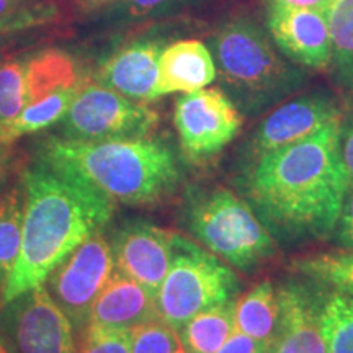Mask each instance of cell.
I'll return each mask as SVG.
<instances>
[{
  "label": "cell",
  "mask_w": 353,
  "mask_h": 353,
  "mask_svg": "<svg viewBox=\"0 0 353 353\" xmlns=\"http://www.w3.org/2000/svg\"><path fill=\"white\" fill-rule=\"evenodd\" d=\"M236 301V299H234ZM234 301L198 312L179 329L187 353H214L236 332Z\"/></svg>",
  "instance_id": "20"
},
{
  "label": "cell",
  "mask_w": 353,
  "mask_h": 353,
  "mask_svg": "<svg viewBox=\"0 0 353 353\" xmlns=\"http://www.w3.org/2000/svg\"><path fill=\"white\" fill-rule=\"evenodd\" d=\"M239 280L218 255L176 234L174 259L156 294L157 314L179 330L198 312L234 301Z\"/></svg>",
  "instance_id": "6"
},
{
  "label": "cell",
  "mask_w": 353,
  "mask_h": 353,
  "mask_svg": "<svg viewBox=\"0 0 353 353\" xmlns=\"http://www.w3.org/2000/svg\"><path fill=\"white\" fill-rule=\"evenodd\" d=\"M270 348L272 343L259 341L236 330L214 353H267Z\"/></svg>",
  "instance_id": "30"
},
{
  "label": "cell",
  "mask_w": 353,
  "mask_h": 353,
  "mask_svg": "<svg viewBox=\"0 0 353 353\" xmlns=\"http://www.w3.org/2000/svg\"><path fill=\"white\" fill-rule=\"evenodd\" d=\"M175 237L176 232L151 223H128L114 234V265L156 298L174 259Z\"/></svg>",
  "instance_id": "11"
},
{
  "label": "cell",
  "mask_w": 353,
  "mask_h": 353,
  "mask_svg": "<svg viewBox=\"0 0 353 353\" xmlns=\"http://www.w3.org/2000/svg\"><path fill=\"white\" fill-rule=\"evenodd\" d=\"M25 205L21 249L2 304H10L48 276L83 241L92 237L113 214V201L68 172L43 159L25 170Z\"/></svg>",
  "instance_id": "2"
},
{
  "label": "cell",
  "mask_w": 353,
  "mask_h": 353,
  "mask_svg": "<svg viewBox=\"0 0 353 353\" xmlns=\"http://www.w3.org/2000/svg\"><path fill=\"white\" fill-rule=\"evenodd\" d=\"M157 113L141 101L103 85L79 88L63 118L64 138L107 141L144 138L156 126Z\"/></svg>",
  "instance_id": "7"
},
{
  "label": "cell",
  "mask_w": 353,
  "mask_h": 353,
  "mask_svg": "<svg viewBox=\"0 0 353 353\" xmlns=\"http://www.w3.org/2000/svg\"><path fill=\"white\" fill-rule=\"evenodd\" d=\"M161 43L139 39L105 61L99 70L100 85L112 88L134 101L156 100Z\"/></svg>",
  "instance_id": "15"
},
{
  "label": "cell",
  "mask_w": 353,
  "mask_h": 353,
  "mask_svg": "<svg viewBox=\"0 0 353 353\" xmlns=\"http://www.w3.org/2000/svg\"><path fill=\"white\" fill-rule=\"evenodd\" d=\"M182 0H121L120 13L125 19L136 20L151 15H161Z\"/></svg>",
  "instance_id": "29"
},
{
  "label": "cell",
  "mask_w": 353,
  "mask_h": 353,
  "mask_svg": "<svg viewBox=\"0 0 353 353\" xmlns=\"http://www.w3.org/2000/svg\"><path fill=\"white\" fill-rule=\"evenodd\" d=\"M0 353H8V352H7V348L3 347V343H0Z\"/></svg>",
  "instance_id": "37"
},
{
  "label": "cell",
  "mask_w": 353,
  "mask_h": 353,
  "mask_svg": "<svg viewBox=\"0 0 353 353\" xmlns=\"http://www.w3.org/2000/svg\"><path fill=\"white\" fill-rule=\"evenodd\" d=\"M325 17L332 44L334 76L341 85L353 90V0H334Z\"/></svg>",
  "instance_id": "22"
},
{
  "label": "cell",
  "mask_w": 353,
  "mask_h": 353,
  "mask_svg": "<svg viewBox=\"0 0 353 353\" xmlns=\"http://www.w3.org/2000/svg\"><path fill=\"white\" fill-rule=\"evenodd\" d=\"M213 46L221 77L249 113L263 112L303 83V74L283 63L267 37L249 21L224 26Z\"/></svg>",
  "instance_id": "4"
},
{
  "label": "cell",
  "mask_w": 353,
  "mask_h": 353,
  "mask_svg": "<svg viewBox=\"0 0 353 353\" xmlns=\"http://www.w3.org/2000/svg\"><path fill=\"white\" fill-rule=\"evenodd\" d=\"M113 267L112 245L100 234H94L48 276L52 299L72 324H88L92 303L112 276Z\"/></svg>",
  "instance_id": "9"
},
{
  "label": "cell",
  "mask_w": 353,
  "mask_h": 353,
  "mask_svg": "<svg viewBox=\"0 0 353 353\" xmlns=\"http://www.w3.org/2000/svg\"><path fill=\"white\" fill-rule=\"evenodd\" d=\"M188 229L210 252L249 272L275 254V241L254 208L231 190L195 193L185 211Z\"/></svg>",
  "instance_id": "5"
},
{
  "label": "cell",
  "mask_w": 353,
  "mask_h": 353,
  "mask_svg": "<svg viewBox=\"0 0 353 353\" xmlns=\"http://www.w3.org/2000/svg\"><path fill=\"white\" fill-rule=\"evenodd\" d=\"M278 329L273 353H327L319 304L301 285H285L278 291Z\"/></svg>",
  "instance_id": "14"
},
{
  "label": "cell",
  "mask_w": 353,
  "mask_h": 353,
  "mask_svg": "<svg viewBox=\"0 0 353 353\" xmlns=\"http://www.w3.org/2000/svg\"><path fill=\"white\" fill-rule=\"evenodd\" d=\"M337 229L341 244L353 249V187H348L347 190L341 218H339L337 223Z\"/></svg>",
  "instance_id": "32"
},
{
  "label": "cell",
  "mask_w": 353,
  "mask_h": 353,
  "mask_svg": "<svg viewBox=\"0 0 353 353\" xmlns=\"http://www.w3.org/2000/svg\"><path fill=\"white\" fill-rule=\"evenodd\" d=\"M28 107L25 59L0 64V125L12 121Z\"/></svg>",
  "instance_id": "26"
},
{
  "label": "cell",
  "mask_w": 353,
  "mask_h": 353,
  "mask_svg": "<svg viewBox=\"0 0 353 353\" xmlns=\"http://www.w3.org/2000/svg\"><path fill=\"white\" fill-rule=\"evenodd\" d=\"M327 353H353V296L335 290L321 309Z\"/></svg>",
  "instance_id": "24"
},
{
  "label": "cell",
  "mask_w": 353,
  "mask_h": 353,
  "mask_svg": "<svg viewBox=\"0 0 353 353\" xmlns=\"http://www.w3.org/2000/svg\"><path fill=\"white\" fill-rule=\"evenodd\" d=\"M3 51H6V46H3V43L0 41V61H2V57H3Z\"/></svg>",
  "instance_id": "36"
},
{
  "label": "cell",
  "mask_w": 353,
  "mask_h": 353,
  "mask_svg": "<svg viewBox=\"0 0 353 353\" xmlns=\"http://www.w3.org/2000/svg\"><path fill=\"white\" fill-rule=\"evenodd\" d=\"M278 291L270 281H262L234 301L236 330L272 343L278 329Z\"/></svg>",
  "instance_id": "18"
},
{
  "label": "cell",
  "mask_w": 353,
  "mask_h": 353,
  "mask_svg": "<svg viewBox=\"0 0 353 353\" xmlns=\"http://www.w3.org/2000/svg\"><path fill=\"white\" fill-rule=\"evenodd\" d=\"M242 114L219 88H201L180 97L174 123L182 151L190 159H206L223 151L239 134Z\"/></svg>",
  "instance_id": "8"
},
{
  "label": "cell",
  "mask_w": 353,
  "mask_h": 353,
  "mask_svg": "<svg viewBox=\"0 0 353 353\" xmlns=\"http://www.w3.org/2000/svg\"><path fill=\"white\" fill-rule=\"evenodd\" d=\"M267 353H273V352H272V350H268V352H267Z\"/></svg>",
  "instance_id": "38"
},
{
  "label": "cell",
  "mask_w": 353,
  "mask_h": 353,
  "mask_svg": "<svg viewBox=\"0 0 353 353\" xmlns=\"http://www.w3.org/2000/svg\"><path fill=\"white\" fill-rule=\"evenodd\" d=\"M273 2L283 3V6L299 7V8H311V10L327 13L329 7L332 6L334 0H273Z\"/></svg>",
  "instance_id": "33"
},
{
  "label": "cell",
  "mask_w": 353,
  "mask_h": 353,
  "mask_svg": "<svg viewBox=\"0 0 353 353\" xmlns=\"http://www.w3.org/2000/svg\"><path fill=\"white\" fill-rule=\"evenodd\" d=\"M79 88H81L79 85L59 88V90L52 92V94L28 105L19 117L13 118L6 125H0V143H13L21 136L41 131L44 128L63 120L70 103H72L74 97L77 95Z\"/></svg>",
  "instance_id": "21"
},
{
  "label": "cell",
  "mask_w": 353,
  "mask_h": 353,
  "mask_svg": "<svg viewBox=\"0 0 353 353\" xmlns=\"http://www.w3.org/2000/svg\"><path fill=\"white\" fill-rule=\"evenodd\" d=\"M216 79V63L208 48L196 39L172 43L159 57L156 99L169 94H192Z\"/></svg>",
  "instance_id": "17"
},
{
  "label": "cell",
  "mask_w": 353,
  "mask_h": 353,
  "mask_svg": "<svg viewBox=\"0 0 353 353\" xmlns=\"http://www.w3.org/2000/svg\"><path fill=\"white\" fill-rule=\"evenodd\" d=\"M272 38L294 63L312 69L330 65V32L325 13L273 2L268 19Z\"/></svg>",
  "instance_id": "12"
},
{
  "label": "cell",
  "mask_w": 353,
  "mask_h": 353,
  "mask_svg": "<svg viewBox=\"0 0 353 353\" xmlns=\"http://www.w3.org/2000/svg\"><path fill=\"white\" fill-rule=\"evenodd\" d=\"M337 105L325 95L299 97L268 114L255 131L250 151L255 159L312 136L327 123L339 120Z\"/></svg>",
  "instance_id": "13"
},
{
  "label": "cell",
  "mask_w": 353,
  "mask_h": 353,
  "mask_svg": "<svg viewBox=\"0 0 353 353\" xmlns=\"http://www.w3.org/2000/svg\"><path fill=\"white\" fill-rule=\"evenodd\" d=\"M131 353H187L179 330L161 317L131 329Z\"/></svg>",
  "instance_id": "27"
},
{
  "label": "cell",
  "mask_w": 353,
  "mask_h": 353,
  "mask_svg": "<svg viewBox=\"0 0 353 353\" xmlns=\"http://www.w3.org/2000/svg\"><path fill=\"white\" fill-rule=\"evenodd\" d=\"M157 317L156 298L143 285L118 270L112 273L92 303L88 324L131 330Z\"/></svg>",
  "instance_id": "16"
},
{
  "label": "cell",
  "mask_w": 353,
  "mask_h": 353,
  "mask_svg": "<svg viewBox=\"0 0 353 353\" xmlns=\"http://www.w3.org/2000/svg\"><path fill=\"white\" fill-rule=\"evenodd\" d=\"M341 118L283 149L255 159L247 195L286 237H325L337 228L348 180L339 151Z\"/></svg>",
  "instance_id": "1"
},
{
  "label": "cell",
  "mask_w": 353,
  "mask_h": 353,
  "mask_svg": "<svg viewBox=\"0 0 353 353\" xmlns=\"http://www.w3.org/2000/svg\"><path fill=\"white\" fill-rule=\"evenodd\" d=\"M339 151L343 170H345L348 187H353V114L341 123V132H339Z\"/></svg>",
  "instance_id": "31"
},
{
  "label": "cell",
  "mask_w": 353,
  "mask_h": 353,
  "mask_svg": "<svg viewBox=\"0 0 353 353\" xmlns=\"http://www.w3.org/2000/svg\"><path fill=\"white\" fill-rule=\"evenodd\" d=\"M296 270L353 296V252L322 254L298 260Z\"/></svg>",
  "instance_id": "25"
},
{
  "label": "cell",
  "mask_w": 353,
  "mask_h": 353,
  "mask_svg": "<svg viewBox=\"0 0 353 353\" xmlns=\"http://www.w3.org/2000/svg\"><path fill=\"white\" fill-rule=\"evenodd\" d=\"M23 206L19 193H8L0 200V299L8 283L21 249Z\"/></svg>",
  "instance_id": "23"
},
{
  "label": "cell",
  "mask_w": 353,
  "mask_h": 353,
  "mask_svg": "<svg viewBox=\"0 0 353 353\" xmlns=\"http://www.w3.org/2000/svg\"><path fill=\"white\" fill-rule=\"evenodd\" d=\"M81 353H131V330L88 324Z\"/></svg>",
  "instance_id": "28"
},
{
  "label": "cell",
  "mask_w": 353,
  "mask_h": 353,
  "mask_svg": "<svg viewBox=\"0 0 353 353\" xmlns=\"http://www.w3.org/2000/svg\"><path fill=\"white\" fill-rule=\"evenodd\" d=\"M12 322L15 353H77L72 322L39 285L17 298Z\"/></svg>",
  "instance_id": "10"
},
{
  "label": "cell",
  "mask_w": 353,
  "mask_h": 353,
  "mask_svg": "<svg viewBox=\"0 0 353 353\" xmlns=\"http://www.w3.org/2000/svg\"><path fill=\"white\" fill-rule=\"evenodd\" d=\"M28 105L59 88L77 85V65L63 51H43L25 59Z\"/></svg>",
  "instance_id": "19"
},
{
  "label": "cell",
  "mask_w": 353,
  "mask_h": 353,
  "mask_svg": "<svg viewBox=\"0 0 353 353\" xmlns=\"http://www.w3.org/2000/svg\"><path fill=\"white\" fill-rule=\"evenodd\" d=\"M30 6H33L30 0H0V19L15 15V13L25 10Z\"/></svg>",
  "instance_id": "34"
},
{
  "label": "cell",
  "mask_w": 353,
  "mask_h": 353,
  "mask_svg": "<svg viewBox=\"0 0 353 353\" xmlns=\"http://www.w3.org/2000/svg\"><path fill=\"white\" fill-rule=\"evenodd\" d=\"M77 6L85 12H95L100 10V8L112 6V3L117 2V0H76Z\"/></svg>",
  "instance_id": "35"
},
{
  "label": "cell",
  "mask_w": 353,
  "mask_h": 353,
  "mask_svg": "<svg viewBox=\"0 0 353 353\" xmlns=\"http://www.w3.org/2000/svg\"><path fill=\"white\" fill-rule=\"evenodd\" d=\"M41 159L77 176L112 201L154 205L175 192L180 172L174 152L161 141H79L50 138Z\"/></svg>",
  "instance_id": "3"
}]
</instances>
